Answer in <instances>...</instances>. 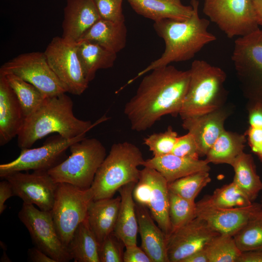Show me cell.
Returning a JSON list of instances; mask_svg holds the SVG:
<instances>
[{
  "instance_id": "obj_26",
  "label": "cell",
  "mask_w": 262,
  "mask_h": 262,
  "mask_svg": "<svg viewBox=\"0 0 262 262\" xmlns=\"http://www.w3.org/2000/svg\"><path fill=\"white\" fill-rule=\"evenodd\" d=\"M127 37V29L125 22H116L100 19L88 29L79 41L95 42L117 54L125 47Z\"/></svg>"
},
{
  "instance_id": "obj_45",
  "label": "cell",
  "mask_w": 262,
  "mask_h": 262,
  "mask_svg": "<svg viewBox=\"0 0 262 262\" xmlns=\"http://www.w3.org/2000/svg\"><path fill=\"white\" fill-rule=\"evenodd\" d=\"M0 182V214H2L6 206L5 202L8 199L14 196L11 183L6 179Z\"/></svg>"
},
{
  "instance_id": "obj_28",
  "label": "cell",
  "mask_w": 262,
  "mask_h": 262,
  "mask_svg": "<svg viewBox=\"0 0 262 262\" xmlns=\"http://www.w3.org/2000/svg\"><path fill=\"white\" fill-rule=\"evenodd\" d=\"M246 135L225 130L208 150L205 159L208 163L231 165L244 152Z\"/></svg>"
},
{
  "instance_id": "obj_32",
  "label": "cell",
  "mask_w": 262,
  "mask_h": 262,
  "mask_svg": "<svg viewBox=\"0 0 262 262\" xmlns=\"http://www.w3.org/2000/svg\"><path fill=\"white\" fill-rule=\"evenodd\" d=\"M4 75L15 93L25 117L31 115L46 97L36 87L12 74Z\"/></svg>"
},
{
  "instance_id": "obj_24",
  "label": "cell",
  "mask_w": 262,
  "mask_h": 262,
  "mask_svg": "<svg viewBox=\"0 0 262 262\" xmlns=\"http://www.w3.org/2000/svg\"><path fill=\"white\" fill-rule=\"evenodd\" d=\"M120 196L93 200L87 220L99 245L114 231L120 206Z\"/></svg>"
},
{
  "instance_id": "obj_15",
  "label": "cell",
  "mask_w": 262,
  "mask_h": 262,
  "mask_svg": "<svg viewBox=\"0 0 262 262\" xmlns=\"http://www.w3.org/2000/svg\"><path fill=\"white\" fill-rule=\"evenodd\" d=\"M203 219L196 217L172 231L167 238L169 262H182L193 253L205 247L218 234Z\"/></svg>"
},
{
  "instance_id": "obj_49",
  "label": "cell",
  "mask_w": 262,
  "mask_h": 262,
  "mask_svg": "<svg viewBox=\"0 0 262 262\" xmlns=\"http://www.w3.org/2000/svg\"><path fill=\"white\" fill-rule=\"evenodd\" d=\"M256 21L262 28V0H252Z\"/></svg>"
},
{
  "instance_id": "obj_19",
  "label": "cell",
  "mask_w": 262,
  "mask_h": 262,
  "mask_svg": "<svg viewBox=\"0 0 262 262\" xmlns=\"http://www.w3.org/2000/svg\"><path fill=\"white\" fill-rule=\"evenodd\" d=\"M22 108L5 77L0 74V146L8 143L20 131L25 120Z\"/></svg>"
},
{
  "instance_id": "obj_3",
  "label": "cell",
  "mask_w": 262,
  "mask_h": 262,
  "mask_svg": "<svg viewBox=\"0 0 262 262\" xmlns=\"http://www.w3.org/2000/svg\"><path fill=\"white\" fill-rule=\"evenodd\" d=\"M107 119L103 116L92 123L78 118L73 113V102L66 93L48 97L25 118L17 136V145L21 149L30 148L35 142L52 133L71 139L86 133Z\"/></svg>"
},
{
  "instance_id": "obj_43",
  "label": "cell",
  "mask_w": 262,
  "mask_h": 262,
  "mask_svg": "<svg viewBox=\"0 0 262 262\" xmlns=\"http://www.w3.org/2000/svg\"><path fill=\"white\" fill-rule=\"evenodd\" d=\"M123 254V262H152L151 259L137 245L125 246Z\"/></svg>"
},
{
  "instance_id": "obj_7",
  "label": "cell",
  "mask_w": 262,
  "mask_h": 262,
  "mask_svg": "<svg viewBox=\"0 0 262 262\" xmlns=\"http://www.w3.org/2000/svg\"><path fill=\"white\" fill-rule=\"evenodd\" d=\"M231 59L247 105L262 106V29L238 37Z\"/></svg>"
},
{
  "instance_id": "obj_44",
  "label": "cell",
  "mask_w": 262,
  "mask_h": 262,
  "mask_svg": "<svg viewBox=\"0 0 262 262\" xmlns=\"http://www.w3.org/2000/svg\"><path fill=\"white\" fill-rule=\"evenodd\" d=\"M249 126L262 129V106L259 105H247Z\"/></svg>"
},
{
  "instance_id": "obj_25",
  "label": "cell",
  "mask_w": 262,
  "mask_h": 262,
  "mask_svg": "<svg viewBox=\"0 0 262 262\" xmlns=\"http://www.w3.org/2000/svg\"><path fill=\"white\" fill-rule=\"evenodd\" d=\"M138 14L157 22L171 19L182 20L190 17L193 7L183 5L180 0H127Z\"/></svg>"
},
{
  "instance_id": "obj_23",
  "label": "cell",
  "mask_w": 262,
  "mask_h": 262,
  "mask_svg": "<svg viewBox=\"0 0 262 262\" xmlns=\"http://www.w3.org/2000/svg\"><path fill=\"white\" fill-rule=\"evenodd\" d=\"M136 183L127 184L118 190L121 198L114 233L125 246L137 245L138 224L132 192Z\"/></svg>"
},
{
  "instance_id": "obj_10",
  "label": "cell",
  "mask_w": 262,
  "mask_h": 262,
  "mask_svg": "<svg viewBox=\"0 0 262 262\" xmlns=\"http://www.w3.org/2000/svg\"><path fill=\"white\" fill-rule=\"evenodd\" d=\"M203 12L230 38L259 28L252 0H204Z\"/></svg>"
},
{
  "instance_id": "obj_21",
  "label": "cell",
  "mask_w": 262,
  "mask_h": 262,
  "mask_svg": "<svg viewBox=\"0 0 262 262\" xmlns=\"http://www.w3.org/2000/svg\"><path fill=\"white\" fill-rule=\"evenodd\" d=\"M151 187L150 201L147 208L157 225L167 238L172 232L169 207L168 182L154 169L144 166L141 170Z\"/></svg>"
},
{
  "instance_id": "obj_41",
  "label": "cell",
  "mask_w": 262,
  "mask_h": 262,
  "mask_svg": "<svg viewBox=\"0 0 262 262\" xmlns=\"http://www.w3.org/2000/svg\"><path fill=\"white\" fill-rule=\"evenodd\" d=\"M132 195L136 203L148 208L151 195V187L141 170L140 179L135 184Z\"/></svg>"
},
{
  "instance_id": "obj_36",
  "label": "cell",
  "mask_w": 262,
  "mask_h": 262,
  "mask_svg": "<svg viewBox=\"0 0 262 262\" xmlns=\"http://www.w3.org/2000/svg\"><path fill=\"white\" fill-rule=\"evenodd\" d=\"M233 237L242 252L262 248V210Z\"/></svg>"
},
{
  "instance_id": "obj_8",
  "label": "cell",
  "mask_w": 262,
  "mask_h": 262,
  "mask_svg": "<svg viewBox=\"0 0 262 262\" xmlns=\"http://www.w3.org/2000/svg\"><path fill=\"white\" fill-rule=\"evenodd\" d=\"M94 199L91 187L82 189L67 183H59L51 215L57 233L67 247L78 226L87 218Z\"/></svg>"
},
{
  "instance_id": "obj_30",
  "label": "cell",
  "mask_w": 262,
  "mask_h": 262,
  "mask_svg": "<svg viewBox=\"0 0 262 262\" xmlns=\"http://www.w3.org/2000/svg\"><path fill=\"white\" fill-rule=\"evenodd\" d=\"M231 166L234 171L232 181L253 202L262 190V181L257 172L252 156L244 151Z\"/></svg>"
},
{
  "instance_id": "obj_4",
  "label": "cell",
  "mask_w": 262,
  "mask_h": 262,
  "mask_svg": "<svg viewBox=\"0 0 262 262\" xmlns=\"http://www.w3.org/2000/svg\"><path fill=\"white\" fill-rule=\"evenodd\" d=\"M189 71V85L179 114L182 120L221 107L227 97V75L221 68L195 60Z\"/></svg>"
},
{
  "instance_id": "obj_33",
  "label": "cell",
  "mask_w": 262,
  "mask_h": 262,
  "mask_svg": "<svg viewBox=\"0 0 262 262\" xmlns=\"http://www.w3.org/2000/svg\"><path fill=\"white\" fill-rule=\"evenodd\" d=\"M208 262H237L242 252L233 236L218 234L205 247Z\"/></svg>"
},
{
  "instance_id": "obj_38",
  "label": "cell",
  "mask_w": 262,
  "mask_h": 262,
  "mask_svg": "<svg viewBox=\"0 0 262 262\" xmlns=\"http://www.w3.org/2000/svg\"><path fill=\"white\" fill-rule=\"evenodd\" d=\"M122 241L113 232L99 245L100 262H123Z\"/></svg>"
},
{
  "instance_id": "obj_48",
  "label": "cell",
  "mask_w": 262,
  "mask_h": 262,
  "mask_svg": "<svg viewBox=\"0 0 262 262\" xmlns=\"http://www.w3.org/2000/svg\"><path fill=\"white\" fill-rule=\"evenodd\" d=\"M182 262H208L205 248L193 253L184 259Z\"/></svg>"
},
{
  "instance_id": "obj_18",
  "label": "cell",
  "mask_w": 262,
  "mask_h": 262,
  "mask_svg": "<svg viewBox=\"0 0 262 262\" xmlns=\"http://www.w3.org/2000/svg\"><path fill=\"white\" fill-rule=\"evenodd\" d=\"M62 23V37L77 42L101 19L93 0H66Z\"/></svg>"
},
{
  "instance_id": "obj_1",
  "label": "cell",
  "mask_w": 262,
  "mask_h": 262,
  "mask_svg": "<svg viewBox=\"0 0 262 262\" xmlns=\"http://www.w3.org/2000/svg\"><path fill=\"white\" fill-rule=\"evenodd\" d=\"M148 72L124 108L131 129L137 132L150 128L164 115H179L189 83V70L170 65Z\"/></svg>"
},
{
  "instance_id": "obj_47",
  "label": "cell",
  "mask_w": 262,
  "mask_h": 262,
  "mask_svg": "<svg viewBox=\"0 0 262 262\" xmlns=\"http://www.w3.org/2000/svg\"><path fill=\"white\" fill-rule=\"evenodd\" d=\"M237 262H262V248L242 252Z\"/></svg>"
},
{
  "instance_id": "obj_17",
  "label": "cell",
  "mask_w": 262,
  "mask_h": 262,
  "mask_svg": "<svg viewBox=\"0 0 262 262\" xmlns=\"http://www.w3.org/2000/svg\"><path fill=\"white\" fill-rule=\"evenodd\" d=\"M230 111L225 106L206 114L182 120V126L193 135L199 156H206L220 135L225 130L224 124Z\"/></svg>"
},
{
  "instance_id": "obj_34",
  "label": "cell",
  "mask_w": 262,
  "mask_h": 262,
  "mask_svg": "<svg viewBox=\"0 0 262 262\" xmlns=\"http://www.w3.org/2000/svg\"><path fill=\"white\" fill-rule=\"evenodd\" d=\"M211 181L209 171L193 173L168 183L169 191L184 198L195 201L201 190Z\"/></svg>"
},
{
  "instance_id": "obj_46",
  "label": "cell",
  "mask_w": 262,
  "mask_h": 262,
  "mask_svg": "<svg viewBox=\"0 0 262 262\" xmlns=\"http://www.w3.org/2000/svg\"><path fill=\"white\" fill-rule=\"evenodd\" d=\"M29 260L33 262H56L42 250L34 246L28 249Z\"/></svg>"
},
{
  "instance_id": "obj_11",
  "label": "cell",
  "mask_w": 262,
  "mask_h": 262,
  "mask_svg": "<svg viewBox=\"0 0 262 262\" xmlns=\"http://www.w3.org/2000/svg\"><path fill=\"white\" fill-rule=\"evenodd\" d=\"M18 217L29 231L35 247L56 262L72 260L68 247L57 233L51 211L41 210L34 205L23 203Z\"/></svg>"
},
{
  "instance_id": "obj_16",
  "label": "cell",
  "mask_w": 262,
  "mask_h": 262,
  "mask_svg": "<svg viewBox=\"0 0 262 262\" xmlns=\"http://www.w3.org/2000/svg\"><path fill=\"white\" fill-rule=\"evenodd\" d=\"M262 210L261 204L255 202L246 207L229 209L196 205V216L217 233L233 236Z\"/></svg>"
},
{
  "instance_id": "obj_29",
  "label": "cell",
  "mask_w": 262,
  "mask_h": 262,
  "mask_svg": "<svg viewBox=\"0 0 262 262\" xmlns=\"http://www.w3.org/2000/svg\"><path fill=\"white\" fill-rule=\"evenodd\" d=\"M67 247L75 262H100L99 243L87 218L76 228Z\"/></svg>"
},
{
  "instance_id": "obj_39",
  "label": "cell",
  "mask_w": 262,
  "mask_h": 262,
  "mask_svg": "<svg viewBox=\"0 0 262 262\" xmlns=\"http://www.w3.org/2000/svg\"><path fill=\"white\" fill-rule=\"evenodd\" d=\"M101 19L116 22H125L123 0H93Z\"/></svg>"
},
{
  "instance_id": "obj_6",
  "label": "cell",
  "mask_w": 262,
  "mask_h": 262,
  "mask_svg": "<svg viewBox=\"0 0 262 262\" xmlns=\"http://www.w3.org/2000/svg\"><path fill=\"white\" fill-rule=\"evenodd\" d=\"M67 158L48 170L57 183L82 189L91 187L96 174L106 156V149L95 138H84L69 147Z\"/></svg>"
},
{
  "instance_id": "obj_14",
  "label": "cell",
  "mask_w": 262,
  "mask_h": 262,
  "mask_svg": "<svg viewBox=\"0 0 262 262\" xmlns=\"http://www.w3.org/2000/svg\"><path fill=\"white\" fill-rule=\"evenodd\" d=\"M12 185L14 195L23 203L35 205L39 209L51 211L59 183L47 170H35L31 173L16 172L4 178Z\"/></svg>"
},
{
  "instance_id": "obj_5",
  "label": "cell",
  "mask_w": 262,
  "mask_h": 262,
  "mask_svg": "<svg viewBox=\"0 0 262 262\" xmlns=\"http://www.w3.org/2000/svg\"><path fill=\"white\" fill-rule=\"evenodd\" d=\"M145 160L134 144L128 142L114 144L109 153L98 168L91 188L94 200L110 198L122 186L137 183Z\"/></svg>"
},
{
  "instance_id": "obj_13",
  "label": "cell",
  "mask_w": 262,
  "mask_h": 262,
  "mask_svg": "<svg viewBox=\"0 0 262 262\" xmlns=\"http://www.w3.org/2000/svg\"><path fill=\"white\" fill-rule=\"evenodd\" d=\"M86 133L66 139L58 135L36 148L22 149L19 156L14 160L0 164V177L16 172L49 170L60 163V158L73 143L85 137Z\"/></svg>"
},
{
  "instance_id": "obj_40",
  "label": "cell",
  "mask_w": 262,
  "mask_h": 262,
  "mask_svg": "<svg viewBox=\"0 0 262 262\" xmlns=\"http://www.w3.org/2000/svg\"><path fill=\"white\" fill-rule=\"evenodd\" d=\"M171 153L182 157L198 159L199 157L195 139L189 132L178 137Z\"/></svg>"
},
{
  "instance_id": "obj_12",
  "label": "cell",
  "mask_w": 262,
  "mask_h": 262,
  "mask_svg": "<svg viewBox=\"0 0 262 262\" xmlns=\"http://www.w3.org/2000/svg\"><path fill=\"white\" fill-rule=\"evenodd\" d=\"M48 62L67 92L80 96L88 88L76 47V42L55 36L44 52Z\"/></svg>"
},
{
  "instance_id": "obj_22",
  "label": "cell",
  "mask_w": 262,
  "mask_h": 262,
  "mask_svg": "<svg viewBox=\"0 0 262 262\" xmlns=\"http://www.w3.org/2000/svg\"><path fill=\"white\" fill-rule=\"evenodd\" d=\"M143 166L155 169L168 183L200 171H210L205 160L182 157L172 153L145 160Z\"/></svg>"
},
{
  "instance_id": "obj_2",
  "label": "cell",
  "mask_w": 262,
  "mask_h": 262,
  "mask_svg": "<svg viewBox=\"0 0 262 262\" xmlns=\"http://www.w3.org/2000/svg\"><path fill=\"white\" fill-rule=\"evenodd\" d=\"M190 4L193 13L186 19H166L154 22V29L163 39L164 50L159 58L129 80L128 84L156 68L191 60L205 46L216 39V36L208 31L210 21L199 16L198 0H191Z\"/></svg>"
},
{
  "instance_id": "obj_42",
  "label": "cell",
  "mask_w": 262,
  "mask_h": 262,
  "mask_svg": "<svg viewBox=\"0 0 262 262\" xmlns=\"http://www.w3.org/2000/svg\"><path fill=\"white\" fill-rule=\"evenodd\" d=\"M245 134L251 151L262 163V129L249 126Z\"/></svg>"
},
{
  "instance_id": "obj_35",
  "label": "cell",
  "mask_w": 262,
  "mask_h": 262,
  "mask_svg": "<svg viewBox=\"0 0 262 262\" xmlns=\"http://www.w3.org/2000/svg\"><path fill=\"white\" fill-rule=\"evenodd\" d=\"M169 197V215L172 232L196 217V205L195 201L184 198L170 191Z\"/></svg>"
},
{
  "instance_id": "obj_20",
  "label": "cell",
  "mask_w": 262,
  "mask_h": 262,
  "mask_svg": "<svg viewBox=\"0 0 262 262\" xmlns=\"http://www.w3.org/2000/svg\"><path fill=\"white\" fill-rule=\"evenodd\" d=\"M147 207L135 202L138 232L141 247L152 262H169L167 252V237L156 225Z\"/></svg>"
},
{
  "instance_id": "obj_31",
  "label": "cell",
  "mask_w": 262,
  "mask_h": 262,
  "mask_svg": "<svg viewBox=\"0 0 262 262\" xmlns=\"http://www.w3.org/2000/svg\"><path fill=\"white\" fill-rule=\"evenodd\" d=\"M252 202L233 181L216 189L211 195L205 196L197 206L221 209L246 207Z\"/></svg>"
},
{
  "instance_id": "obj_27",
  "label": "cell",
  "mask_w": 262,
  "mask_h": 262,
  "mask_svg": "<svg viewBox=\"0 0 262 262\" xmlns=\"http://www.w3.org/2000/svg\"><path fill=\"white\" fill-rule=\"evenodd\" d=\"M76 47L84 76L89 82L95 78L98 70L113 67L116 59V53L92 41H79Z\"/></svg>"
},
{
  "instance_id": "obj_50",
  "label": "cell",
  "mask_w": 262,
  "mask_h": 262,
  "mask_svg": "<svg viewBox=\"0 0 262 262\" xmlns=\"http://www.w3.org/2000/svg\"><path fill=\"white\" fill-rule=\"evenodd\" d=\"M261 206H262V200H261V203H260Z\"/></svg>"
},
{
  "instance_id": "obj_9",
  "label": "cell",
  "mask_w": 262,
  "mask_h": 262,
  "mask_svg": "<svg viewBox=\"0 0 262 262\" xmlns=\"http://www.w3.org/2000/svg\"><path fill=\"white\" fill-rule=\"evenodd\" d=\"M12 74L32 84L46 97L67 92L50 67L43 52L21 54L4 63L0 74Z\"/></svg>"
},
{
  "instance_id": "obj_37",
  "label": "cell",
  "mask_w": 262,
  "mask_h": 262,
  "mask_svg": "<svg viewBox=\"0 0 262 262\" xmlns=\"http://www.w3.org/2000/svg\"><path fill=\"white\" fill-rule=\"evenodd\" d=\"M178 137L177 132L169 126L164 132L153 133L145 138L144 144L154 157H158L171 153Z\"/></svg>"
}]
</instances>
